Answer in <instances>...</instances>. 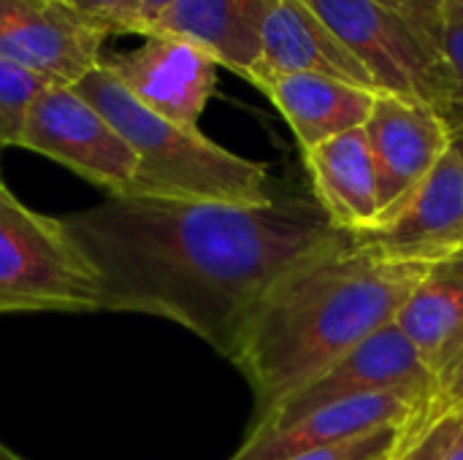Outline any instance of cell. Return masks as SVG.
Wrapping results in <instances>:
<instances>
[{
  "label": "cell",
  "instance_id": "6da1fadb",
  "mask_svg": "<svg viewBox=\"0 0 463 460\" xmlns=\"http://www.w3.org/2000/svg\"><path fill=\"white\" fill-rule=\"evenodd\" d=\"M95 271L106 312L165 317L231 363L269 290L350 233L309 201L231 206L149 195H109L62 217Z\"/></svg>",
  "mask_w": 463,
  "mask_h": 460
},
{
  "label": "cell",
  "instance_id": "7a4b0ae2",
  "mask_svg": "<svg viewBox=\"0 0 463 460\" xmlns=\"http://www.w3.org/2000/svg\"><path fill=\"white\" fill-rule=\"evenodd\" d=\"M426 266L385 260L353 241L285 274L252 312L233 363L269 412L366 339L396 323Z\"/></svg>",
  "mask_w": 463,
  "mask_h": 460
},
{
  "label": "cell",
  "instance_id": "3957f363",
  "mask_svg": "<svg viewBox=\"0 0 463 460\" xmlns=\"http://www.w3.org/2000/svg\"><path fill=\"white\" fill-rule=\"evenodd\" d=\"M76 92L119 130L138 157L136 182L125 195L231 206H266L277 201L263 163L222 149L201 130L157 117L122 87L106 62L87 73Z\"/></svg>",
  "mask_w": 463,
  "mask_h": 460
},
{
  "label": "cell",
  "instance_id": "277c9868",
  "mask_svg": "<svg viewBox=\"0 0 463 460\" xmlns=\"http://www.w3.org/2000/svg\"><path fill=\"white\" fill-rule=\"evenodd\" d=\"M369 70L377 92L412 98L439 111L453 106L442 24L377 0H307Z\"/></svg>",
  "mask_w": 463,
  "mask_h": 460
},
{
  "label": "cell",
  "instance_id": "5b68a950",
  "mask_svg": "<svg viewBox=\"0 0 463 460\" xmlns=\"http://www.w3.org/2000/svg\"><path fill=\"white\" fill-rule=\"evenodd\" d=\"M0 312H103V290L62 217L27 209L0 179Z\"/></svg>",
  "mask_w": 463,
  "mask_h": 460
},
{
  "label": "cell",
  "instance_id": "8992f818",
  "mask_svg": "<svg viewBox=\"0 0 463 460\" xmlns=\"http://www.w3.org/2000/svg\"><path fill=\"white\" fill-rule=\"evenodd\" d=\"M16 146L65 165L109 195L130 192L138 174L130 144L76 87L46 84L27 111Z\"/></svg>",
  "mask_w": 463,
  "mask_h": 460
},
{
  "label": "cell",
  "instance_id": "52a82bcc",
  "mask_svg": "<svg viewBox=\"0 0 463 460\" xmlns=\"http://www.w3.org/2000/svg\"><path fill=\"white\" fill-rule=\"evenodd\" d=\"M434 374L418 358L399 325L391 323L361 347H355L350 355L336 361L317 380H312L269 412L258 415L250 434H274L326 407L377 393H402L426 404L434 393Z\"/></svg>",
  "mask_w": 463,
  "mask_h": 460
},
{
  "label": "cell",
  "instance_id": "ba28073f",
  "mask_svg": "<svg viewBox=\"0 0 463 460\" xmlns=\"http://www.w3.org/2000/svg\"><path fill=\"white\" fill-rule=\"evenodd\" d=\"M353 241L396 263L431 266L463 249V141L453 138L431 174Z\"/></svg>",
  "mask_w": 463,
  "mask_h": 460
},
{
  "label": "cell",
  "instance_id": "9c48e42d",
  "mask_svg": "<svg viewBox=\"0 0 463 460\" xmlns=\"http://www.w3.org/2000/svg\"><path fill=\"white\" fill-rule=\"evenodd\" d=\"M111 27L62 0H0V57L46 84L76 87L103 65Z\"/></svg>",
  "mask_w": 463,
  "mask_h": 460
},
{
  "label": "cell",
  "instance_id": "30bf717a",
  "mask_svg": "<svg viewBox=\"0 0 463 460\" xmlns=\"http://www.w3.org/2000/svg\"><path fill=\"white\" fill-rule=\"evenodd\" d=\"M122 87L157 117L198 130L217 89L220 62L198 43L152 33L128 54L106 60Z\"/></svg>",
  "mask_w": 463,
  "mask_h": 460
},
{
  "label": "cell",
  "instance_id": "8fae6325",
  "mask_svg": "<svg viewBox=\"0 0 463 460\" xmlns=\"http://www.w3.org/2000/svg\"><path fill=\"white\" fill-rule=\"evenodd\" d=\"M364 133L377 171L383 214L412 192L453 144L439 108L388 92H377Z\"/></svg>",
  "mask_w": 463,
  "mask_h": 460
},
{
  "label": "cell",
  "instance_id": "7c38bea8",
  "mask_svg": "<svg viewBox=\"0 0 463 460\" xmlns=\"http://www.w3.org/2000/svg\"><path fill=\"white\" fill-rule=\"evenodd\" d=\"M301 73L331 76L377 92L361 60L339 41L320 14L312 11L307 0H279L260 33V52L250 81L263 89L274 79Z\"/></svg>",
  "mask_w": 463,
  "mask_h": 460
},
{
  "label": "cell",
  "instance_id": "4fadbf2b",
  "mask_svg": "<svg viewBox=\"0 0 463 460\" xmlns=\"http://www.w3.org/2000/svg\"><path fill=\"white\" fill-rule=\"evenodd\" d=\"M426 404L402 393H377L326 407L274 434H250L231 460H290L336 447L388 426H410Z\"/></svg>",
  "mask_w": 463,
  "mask_h": 460
},
{
  "label": "cell",
  "instance_id": "5bb4252c",
  "mask_svg": "<svg viewBox=\"0 0 463 460\" xmlns=\"http://www.w3.org/2000/svg\"><path fill=\"white\" fill-rule=\"evenodd\" d=\"M279 0H174L152 24V33H168L203 46L220 68L250 81L260 33Z\"/></svg>",
  "mask_w": 463,
  "mask_h": 460
},
{
  "label": "cell",
  "instance_id": "9a60e30c",
  "mask_svg": "<svg viewBox=\"0 0 463 460\" xmlns=\"http://www.w3.org/2000/svg\"><path fill=\"white\" fill-rule=\"evenodd\" d=\"M304 163L312 179L315 203L342 233L369 230L380 214V187L364 127L334 136L309 152Z\"/></svg>",
  "mask_w": 463,
  "mask_h": 460
},
{
  "label": "cell",
  "instance_id": "2e32d148",
  "mask_svg": "<svg viewBox=\"0 0 463 460\" xmlns=\"http://www.w3.org/2000/svg\"><path fill=\"white\" fill-rule=\"evenodd\" d=\"M396 325L434 380L456 361L463 350V249L426 266Z\"/></svg>",
  "mask_w": 463,
  "mask_h": 460
},
{
  "label": "cell",
  "instance_id": "e0dca14e",
  "mask_svg": "<svg viewBox=\"0 0 463 460\" xmlns=\"http://www.w3.org/2000/svg\"><path fill=\"white\" fill-rule=\"evenodd\" d=\"M263 92L285 117L304 152L334 136L364 127L377 100L374 89L315 73L274 79Z\"/></svg>",
  "mask_w": 463,
  "mask_h": 460
},
{
  "label": "cell",
  "instance_id": "ac0fdd59",
  "mask_svg": "<svg viewBox=\"0 0 463 460\" xmlns=\"http://www.w3.org/2000/svg\"><path fill=\"white\" fill-rule=\"evenodd\" d=\"M46 81L27 68L0 57V146H16L27 111Z\"/></svg>",
  "mask_w": 463,
  "mask_h": 460
},
{
  "label": "cell",
  "instance_id": "d6986e66",
  "mask_svg": "<svg viewBox=\"0 0 463 460\" xmlns=\"http://www.w3.org/2000/svg\"><path fill=\"white\" fill-rule=\"evenodd\" d=\"M393 460H463V415L431 423L410 439H399Z\"/></svg>",
  "mask_w": 463,
  "mask_h": 460
},
{
  "label": "cell",
  "instance_id": "ffe728a7",
  "mask_svg": "<svg viewBox=\"0 0 463 460\" xmlns=\"http://www.w3.org/2000/svg\"><path fill=\"white\" fill-rule=\"evenodd\" d=\"M453 415H463V350L456 355V361L437 377L431 399L418 412V418L402 431V439H410V437L420 434L423 428H429L431 423L453 418Z\"/></svg>",
  "mask_w": 463,
  "mask_h": 460
},
{
  "label": "cell",
  "instance_id": "44dd1931",
  "mask_svg": "<svg viewBox=\"0 0 463 460\" xmlns=\"http://www.w3.org/2000/svg\"><path fill=\"white\" fill-rule=\"evenodd\" d=\"M402 431H404V426H388V428H380L361 439H353V442H345L336 447H326V450H315V453H304V455H296L290 460H393Z\"/></svg>",
  "mask_w": 463,
  "mask_h": 460
},
{
  "label": "cell",
  "instance_id": "7402d4cb",
  "mask_svg": "<svg viewBox=\"0 0 463 460\" xmlns=\"http://www.w3.org/2000/svg\"><path fill=\"white\" fill-rule=\"evenodd\" d=\"M76 11L103 22L114 35H144L149 33L141 0H62Z\"/></svg>",
  "mask_w": 463,
  "mask_h": 460
},
{
  "label": "cell",
  "instance_id": "603a6c76",
  "mask_svg": "<svg viewBox=\"0 0 463 460\" xmlns=\"http://www.w3.org/2000/svg\"><path fill=\"white\" fill-rule=\"evenodd\" d=\"M442 49L453 76V106H463V24L442 19Z\"/></svg>",
  "mask_w": 463,
  "mask_h": 460
},
{
  "label": "cell",
  "instance_id": "cb8c5ba5",
  "mask_svg": "<svg viewBox=\"0 0 463 460\" xmlns=\"http://www.w3.org/2000/svg\"><path fill=\"white\" fill-rule=\"evenodd\" d=\"M383 5L399 8L404 14H412L418 19H426L431 24H442V11H445V0H377Z\"/></svg>",
  "mask_w": 463,
  "mask_h": 460
},
{
  "label": "cell",
  "instance_id": "d4e9b609",
  "mask_svg": "<svg viewBox=\"0 0 463 460\" xmlns=\"http://www.w3.org/2000/svg\"><path fill=\"white\" fill-rule=\"evenodd\" d=\"M174 0H141V11H144V19H146V27L152 30V24H155V19L171 5ZM149 35V33H146Z\"/></svg>",
  "mask_w": 463,
  "mask_h": 460
},
{
  "label": "cell",
  "instance_id": "484cf974",
  "mask_svg": "<svg viewBox=\"0 0 463 460\" xmlns=\"http://www.w3.org/2000/svg\"><path fill=\"white\" fill-rule=\"evenodd\" d=\"M442 114H445V119H448V125H450V133H453V138H461L463 141V106L461 103H456V106L445 108Z\"/></svg>",
  "mask_w": 463,
  "mask_h": 460
},
{
  "label": "cell",
  "instance_id": "4316f807",
  "mask_svg": "<svg viewBox=\"0 0 463 460\" xmlns=\"http://www.w3.org/2000/svg\"><path fill=\"white\" fill-rule=\"evenodd\" d=\"M442 19H450V22H461V24H463V0H445V11H442Z\"/></svg>",
  "mask_w": 463,
  "mask_h": 460
},
{
  "label": "cell",
  "instance_id": "83f0119b",
  "mask_svg": "<svg viewBox=\"0 0 463 460\" xmlns=\"http://www.w3.org/2000/svg\"><path fill=\"white\" fill-rule=\"evenodd\" d=\"M0 460H24V458H19L16 453H11L8 447H3V445H0Z\"/></svg>",
  "mask_w": 463,
  "mask_h": 460
},
{
  "label": "cell",
  "instance_id": "f1b7e54d",
  "mask_svg": "<svg viewBox=\"0 0 463 460\" xmlns=\"http://www.w3.org/2000/svg\"><path fill=\"white\" fill-rule=\"evenodd\" d=\"M0 152H3V146H0Z\"/></svg>",
  "mask_w": 463,
  "mask_h": 460
},
{
  "label": "cell",
  "instance_id": "f546056e",
  "mask_svg": "<svg viewBox=\"0 0 463 460\" xmlns=\"http://www.w3.org/2000/svg\"><path fill=\"white\" fill-rule=\"evenodd\" d=\"M458 141H461V138H458Z\"/></svg>",
  "mask_w": 463,
  "mask_h": 460
}]
</instances>
